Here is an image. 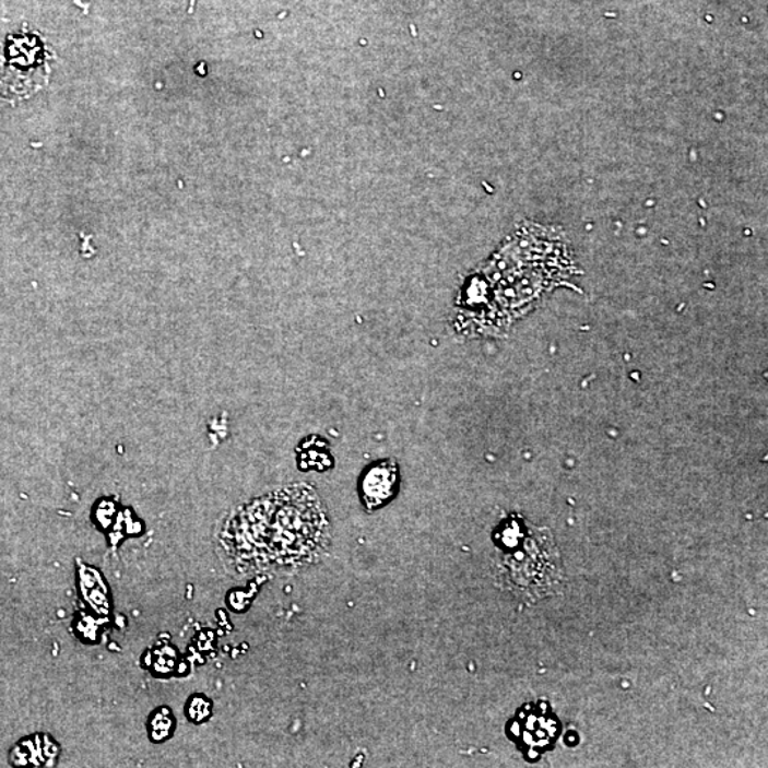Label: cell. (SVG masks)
<instances>
[{
  "label": "cell",
  "instance_id": "6da1fadb",
  "mask_svg": "<svg viewBox=\"0 0 768 768\" xmlns=\"http://www.w3.org/2000/svg\"><path fill=\"white\" fill-rule=\"evenodd\" d=\"M55 56L36 33L22 31L0 40V101L19 102L49 83Z\"/></svg>",
  "mask_w": 768,
  "mask_h": 768
},
{
  "label": "cell",
  "instance_id": "7a4b0ae2",
  "mask_svg": "<svg viewBox=\"0 0 768 768\" xmlns=\"http://www.w3.org/2000/svg\"><path fill=\"white\" fill-rule=\"evenodd\" d=\"M399 484V470L393 461L371 465L361 482V496L369 510L383 506L394 496Z\"/></svg>",
  "mask_w": 768,
  "mask_h": 768
},
{
  "label": "cell",
  "instance_id": "3957f363",
  "mask_svg": "<svg viewBox=\"0 0 768 768\" xmlns=\"http://www.w3.org/2000/svg\"><path fill=\"white\" fill-rule=\"evenodd\" d=\"M58 748L54 742L45 736H33L22 740L21 743L13 747L11 753L12 766H50L54 765Z\"/></svg>",
  "mask_w": 768,
  "mask_h": 768
},
{
  "label": "cell",
  "instance_id": "277c9868",
  "mask_svg": "<svg viewBox=\"0 0 768 768\" xmlns=\"http://www.w3.org/2000/svg\"><path fill=\"white\" fill-rule=\"evenodd\" d=\"M80 589L88 605L98 614L107 615L110 612V598L105 579L91 567H82L79 571Z\"/></svg>",
  "mask_w": 768,
  "mask_h": 768
},
{
  "label": "cell",
  "instance_id": "5b68a950",
  "mask_svg": "<svg viewBox=\"0 0 768 768\" xmlns=\"http://www.w3.org/2000/svg\"><path fill=\"white\" fill-rule=\"evenodd\" d=\"M150 728L151 737L157 740V742H159V740L162 739H166L173 730L172 716L166 714V711H164L163 714L153 716V719H151Z\"/></svg>",
  "mask_w": 768,
  "mask_h": 768
},
{
  "label": "cell",
  "instance_id": "8992f818",
  "mask_svg": "<svg viewBox=\"0 0 768 768\" xmlns=\"http://www.w3.org/2000/svg\"><path fill=\"white\" fill-rule=\"evenodd\" d=\"M209 704H206L205 700L202 699H194L191 701L190 705V714L192 716V720H196V722H200V720L204 719L206 714H209Z\"/></svg>",
  "mask_w": 768,
  "mask_h": 768
}]
</instances>
